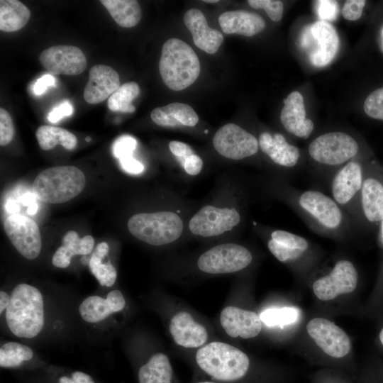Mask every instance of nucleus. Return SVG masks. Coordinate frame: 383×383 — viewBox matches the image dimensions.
I'll list each match as a JSON object with an SVG mask.
<instances>
[{"label":"nucleus","instance_id":"f257e3e1","mask_svg":"<svg viewBox=\"0 0 383 383\" xmlns=\"http://www.w3.org/2000/svg\"><path fill=\"white\" fill-rule=\"evenodd\" d=\"M9 330L19 338L36 336L44 326L43 299L35 287L19 284L12 291L6 311Z\"/></svg>","mask_w":383,"mask_h":383},{"label":"nucleus","instance_id":"f03ea898","mask_svg":"<svg viewBox=\"0 0 383 383\" xmlns=\"http://www.w3.org/2000/svg\"><path fill=\"white\" fill-rule=\"evenodd\" d=\"M195 360L199 369L218 382H238L244 378L250 367L245 353L222 342L204 345L196 352Z\"/></svg>","mask_w":383,"mask_h":383},{"label":"nucleus","instance_id":"7ed1b4c3","mask_svg":"<svg viewBox=\"0 0 383 383\" xmlns=\"http://www.w3.org/2000/svg\"><path fill=\"white\" fill-rule=\"evenodd\" d=\"M200 69L196 52L187 43L172 38L162 45L159 71L170 89L180 91L189 87L198 78Z\"/></svg>","mask_w":383,"mask_h":383},{"label":"nucleus","instance_id":"20e7f679","mask_svg":"<svg viewBox=\"0 0 383 383\" xmlns=\"http://www.w3.org/2000/svg\"><path fill=\"white\" fill-rule=\"evenodd\" d=\"M84 173L74 166H58L41 172L32 184L33 193L39 200L50 204L66 202L84 189Z\"/></svg>","mask_w":383,"mask_h":383},{"label":"nucleus","instance_id":"39448f33","mask_svg":"<svg viewBox=\"0 0 383 383\" xmlns=\"http://www.w3.org/2000/svg\"><path fill=\"white\" fill-rule=\"evenodd\" d=\"M295 204L312 228L324 234L334 235L345 228L343 209L331 197L317 190L297 194Z\"/></svg>","mask_w":383,"mask_h":383},{"label":"nucleus","instance_id":"423d86ee","mask_svg":"<svg viewBox=\"0 0 383 383\" xmlns=\"http://www.w3.org/2000/svg\"><path fill=\"white\" fill-rule=\"evenodd\" d=\"M130 233L138 240L152 245H162L178 239L183 230L180 217L171 211L140 213L128 221Z\"/></svg>","mask_w":383,"mask_h":383},{"label":"nucleus","instance_id":"0eeeda50","mask_svg":"<svg viewBox=\"0 0 383 383\" xmlns=\"http://www.w3.org/2000/svg\"><path fill=\"white\" fill-rule=\"evenodd\" d=\"M299 45L313 66L322 67L334 59L340 41L337 31L331 23L318 21L303 28Z\"/></svg>","mask_w":383,"mask_h":383},{"label":"nucleus","instance_id":"6e6552de","mask_svg":"<svg viewBox=\"0 0 383 383\" xmlns=\"http://www.w3.org/2000/svg\"><path fill=\"white\" fill-rule=\"evenodd\" d=\"M358 150L357 141L340 131L322 134L312 140L308 148L311 158L328 167L343 166L357 155Z\"/></svg>","mask_w":383,"mask_h":383},{"label":"nucleus","instance_id":"1a4fd4ad","mask_svg":"<svg viewBox=\"0 0 383 383\" xmlns=\"http://www.w3.org/2000/svg\"><path fill=\"white\" fill-rule=\"evenodd\" d=\"M252 260L250 252L235 243H223L216 245L199 257V269L209 274H226L241 270Z\"/></svg>","mask_w":383,"mask_h":383},{"label":"nucleus","instance_id":"9d476101","mask_svg":"<svg viewBox=\"0 0 383 383\" xmlns=\"http://www.w3.org/2000/svg\"><path fill=\"white\" fill-rule=\"evenodd\" d=\"M4 231L18 252L25 258L33 260L41 250L42 240L37 223L18 213L9 215L4 221Z\"/></svg>","mask_w":383,"mask_h":383},{"label":"nucleus","instance_id":"9b49d317","mask_svg":"<svg viewBox=\"0 0 383 383\" xmlns=\"http://www.w3.org/2000/svg\"><path fill=\"white\" fill-rule=\"evenodd\" d=\"M213 145L220 155L232 160L254 155L259 148L258 140L235 123L220 128L213 136Z\"/></svg>","mask_w":383,"mask_h":383},{"label":"nucleus","instance_id":"f8f14e48","mask_svg":"<svg viewBox=\"0 0 383 383\" xmlns=\"http://www.w3.org/2000/svg\"><path fill=\"white\" fill-rule=\"evenodd\" d=\"M358 274L353 264L346 260L338 261L331 272L313 284L315 295L321 300H331L340 294L353 292Z\"/></svg>","mask_w":383,"mask_h":383},{"label":"nucleus","instance_id":"ddd939ff","mask_svg":"<svg viewBox=\"0 0 383 383\" xmlns=\"http://www.w3.org/2000/svg\"><path fill=\"white\" fill-rule=\"evenodd\" d=\"M240 216L234 209L202 207L189 221L191 232L202 237L219 235L239 223Z\"/></svg>","mask_w":383,"mask_h":383},{"label":"nucleus","instance_id":"4468645a","mask_svg":"<svg viewBox=\"0 0 383 383\" xmlns=\"http://www.w3.org/2000/svg\"><path fill=\"white\" fill-rule=\"evenodd\" d=\"M306 330L317 345L331 357H343L350 350L348 335L329 320L319 317L313 318L307 323Z\"/></svg>","mask_w":383,"mask_h":383},{"label":"nucleus","instance_id":"2eb2a0df","mask_svg":"<svg viewBox=\"0 0 383 383\" xmlns=\"http://www.w3.org/2000/svg\"><path fill=\"white\" fill-rule=\"evenodd\" d=\"M363 180L362 165L352 160L334 174L331 182V197L343 209L350 210L354 200L360 197Z\"/></svg>","mask_w":383,"mask_h":383},{"label":"nucleus","instance_id":"dca6fc26","mask_svg":"<svg viewBox=\"0 0 383 383\" xmlns=\"http://www.w3.org/2000/svg\"><path fill=\"white\" fill-rule=\"evenodd\" d=\"M39 60L43 67L53 74L77 75L87 67L83 52L73 45H55L43 50Z\"/></svg>","mask_w":383,"mask_h":383},{"label":"nucleus","instance_id":"f3484780","mask_svg":"<svg viewBox=\"0 0 383 383\" xmlns=\"http://www.w3.org/2000/svg\"><path fill=\"white\" fill-rule=\"evenodd\" d=\"M220 322L226 333L232 338H252L262 329V321L255 312L228 306L220 315Z\"/></svg>","mask_w":383,"mask_h":383},{"label":"nucleus","instance_id":"a211bd4d","mask_svg":"<svg viewBox=\"0 0 383 383\" xmlns=\"http://www.w3.org/2000/svg\"><path fill=\"white\" fill-rule=\"evenodd\" d=\"M120 86V77L114 69L105 65H94L89 72L84 99L90 104H99L109 98Z\"/></svg>","mask_w":383,"mask_h":383},{"label":"nucleus","instance_id":"6ab92c4d","mask_svg":"<svg viewBox=\"0 0 383 383\" xmlns=\"http://www.w3.org/2000/svg\"><path fill=\"white\" fill-rule=\"evenodd\" d=\"M280 120L287 131L294 135L306 139L311 134L314 125L307 118L304 98L299 91H292L284 99Z\"/></svg>","mask_w":383,"mask_h":383},{"label":"nucleus","instance_id":"aec40b11","mask_svg":"<svg viewBox=\"0 0 383 383\" xmlns=\"http://www.w3.org/2000/svg\"><path fill=\"white\" fill-rule=\"evenodd\" d=\"M184 23L192 35L196 47L209 54L217 52L223 41L221 32L211 28L204 13L199 9H190L184 15Z\"/></svg>","mask_w":383,"mask_h":383},{"label":"nucleus","instance_id":"412c9836","mask_svg":"<svg viewBox=\"0 0 383 383\" xmlns=\"http://www.w3.org/2000/svg\"><path fill=\"white\" fill-rule=\"evenodd\" d=\"M170 331L176 344L187 348L203 345L208 339L205 327L187 311L177 313L172 318Z\"/></svg>","mask_w":383,"mask_h":383},{"label":"nucleus","instance_id":"4be33fe9","mask_svg":"<svg viewBox=\"0 0 383 383\" xmlns=\"http://www.w3.org/2000/svg\"><path fill=\"white\" fill-rule=\"evenodd\" d=\"M308 240L299 235L284 230L271 233L267 247L280 262L290 263L300 258L309 248Z\"/></svg>","mask_w":383,"mask_h":383},{"label":"nucleus","instance_id":"5701e85b","mask_svg":"<svg viewBox=\"0 0 383 383\" xmlns=\"http://www.w3.org/2000/svg\"><path fill=\"white\" fill-rule=\"evenodd\" d=\"M258 143L261 150L281 167H294L299 161V148L289 143L281 133L263 132L259 136Z\"/></svg>","mask_w":383,"mask_h":383},{"label":"nucleus","instance_id":"b1692460","mask_svg":"<svg viewBox=\"0 0 383 383\" xmlns=\"http://www.w3.org/2000/svg\"><path fill=\"white\" fill-rule=\"evenodd\" d=\"M222 30L226 34L252 36L265 27L263 18L257 13L244 10L226 11L218 17Z\"/></svg>","mask_w":383,"mask_h":383},{"label":"nucleus","instance_id":"393cba45","mask_svg":"<svg viewBox=\"0 0 383 383\" xmlns=\"http://www.w3.org/2000/svg\"><path fill=\"white\" fill-rule=\"evenodd\" d=\"M150 117L155 123L164 127L194 126L199 121L197 113L189 105L179 102L154 109Z\"/></svg>","mask_w":383,"mask_h":383},{"label":"nucleus","instance_id":"a878e982","mask_svg":"<svg viewBox=\"0 0 383 383\" xmlns=\"http://www.w3.org/2000/svg\"><path fill=\"white\" fill-rule=\"evenodd\" d=\"M361 209L371 223L383 221V184L372 177L364 178L360 194Z\"/></svg>","mask_w":383,"mask_h":383},{"label":"nucleus","instance_id":"bb28decb","mask_svg":"<svg viewBox=\"0 0 383 383\" xmlns=\"http://www.w3.org/2000/svg\"><path fill=\"white\" fill-rule=\"evenodd\" d=\"M173 369L168 357L153 355L138 370L139 383H173Z\"/></svg>","mask_w":383,"mask_h":383},{"label":"nucleus","instance_id":"cd10ccee","mask_svg":"<svg viewBox=\"0 0 383 383\" xmlns=\"http://www.w3.org/2000/svg\"><path fill=\"white\" fill-rule=\"evenodd\" d=\"M30 17V11L17 0L0 1V30L4 32L17 31L24 27Z\"/></svg>","mask_w":383,"mask_h":383},{"label":"nucleus","instance_id":"c85d7f7f","mask_svg":"<svg viewBox=\"0 0 383 383\" xmlns=\"http://www.w3.org/2000/svg\"><path fill=\"white\" fill-rule=\"evenodd\" d=\"M111 16L120 26L131 28L141 18V9L135 0H101Z\"/></svg>","mask_w":383,"mask_h":383},{"label":"nucleus","instance_id":"c756f323","mask_svg":"<svg viewBox=\"0 0 383 383\" xmlns=\"http://www.w3.org/2000/svg\"><path fill=\"white\" fill-rule=\"evenodd\" d=\"M35 136L40 147L44 150H50L58 144L67 150H72L77 144V139L72 133L55 126H39Z\"/></svg>","mask_w":383,"mask_h":383},{"label":"nucleus","instance_id":"7c9ffc66","mask_svg":"<svg viewBox=\"0 0 383 383\" xmlns=\"http://www.w3.org/2000/svg\"><path fill=\"white\" fill-rule=\"evenodd\" d=\"M109 247L106 242L97 245L89 260V267L101 286L111 287L116 282L117 272L116 268L108 261L103 263V259L107 255Z\"/></svg>","mask_w":383,"mask_h":383},{"label":"nucleus","instance_id":"2f4dec72","mask_svg":"<svg viewBox=\"0 0 383 383\" xmlns=\"http://www.w3.org/2000/svg\"><path fill=\"white\" fill-rule=\"evenodd\" d=\"M140 87L135 82L121 85L109 98L107 106L111 111L133 113L135 111L132 101L139 95Z\"/></svg>","mask_w":383,"mask_h":383},{"label":"nucleus","instance_id":"473e14b6","mask_svg":"<svg viewBox=\"0 0 383 383\" xmlns=\"http://www.w3.org/2000/svg\"><path fill=\"white\" fill-rule=\"evenodd\" d=\"M79 311L81 317L89 323L101 321L113 313L106 299L99 296L86 298L81 303Z\"/></svg>","mask_w":383,"mask_h":383},{"label":"nucleus","instance_id":"72a5a7b5","mask_svg":"<svg viewBox=\"0 0 383 383\" xmlns=\"http://www.w3.org/2000/svg\"><path fill=\"white\" fill-rule=\"evenodd\" d=\"M33 355V350L28 346L16 342H8L0 348V366L16 367L22 365L23 361L30 360Z\"/></svg>","mask_w":383,"mask_h":383},{"label":"nucleus","instance_id":"f704fd0d","mask_svg":"<svg viewBox=\"0 0 383 383\" xmlns=\"http://www.w3.org/2000/svg\"><path fill=\"white\" fill-rule=\"evenodd\" d=\"M300 312L295 307L270 308L260 314L262 323L267 326H284L295 323Z\"/></svg>","mask_w":383,"mask_h":383},{"label":"nucleus","instance_id":"c9c22d12","mask_svg":"<svg viewBox=\"0 0 383 383\" xmlns=\"http://www.w3.org/2000/svg\"><path fill=\"white\" fill-rule=\"evenodd\" d=\"M62 245L69 255L72 257L75 255H86L91 252L94 240L91 235H87L79 238L77 232L68 231L62 238Z\"/></svg>","mask_w":383,"mask_h":383},{"label":"nucleus","instance_id":"e433bc0d","mask_svg":"<svg viewBox=\"0 0 383 383\" xmlns=\"http://www.w3.org/2000/svg\"><path fill=\"white\" fill-rule=\"evenodd\" d=\"M363 109L368 116L383 120V87L375 89L368 95Z\"/></svg>","mask_w":383,"mask_h":383},{"label":"nucleus","instance_id":"4c0bfd02","mask_svg":"<svg viewBox=\"0 0 383 383\" xmlns=\"http://www.w3.org/2000/svg\"><path fill=\"white\" fill-rule=\"evenodd\" d=\"M248 4L253 9H264L273 21H279L283 15L284 5L278 0H248Z\"/></svg>","mask_w":383,"mask_h":383},{"label":"nucleus","instance_id":"58836bf2","mask_svg":"<svg viewBox=\"0 0 383 383\" xmlns=\"http://www.w3.org/2000/svg\"><path fill=\"white\" fill-rule=\"evenodd\" d=\"M137 145L136 140L128 135L118 138L112 145V152L115 157L121 159L128 156H133V153Z\"/></svg>","mask_w":383,"mask_h":383},{"label":"nucleus","instance_id":"ea45409f","mask_svg":"<svg viewBox=\"0 0 383 383\" xmlns=\"http://www.w3.org/2000/svg\"><path fill=\"white\" fill-rule=\"evenodd\" d=\"M14 136V127L9 113L4 108H0V145H8Z\"/></svg>","mask_w":383,"mask_h":383},{"label":"nucleus","instance_id":"a19ab883","mask_svg":"<svg viewBox=\"0 0 383 383\" xmlns=\"http://www.w3.org/2000/svg\"><path fill=\"white\" fill-rule=\"evenodd\" d=\"M366 4L365 0H348L342 8V15L346 20L355 21L359 19L362 13Z\"/></svg>","mask_w":383,"mask_h":383},{"label":"nucleus","instance_id":"79ce46f5","mask_svg":"<svg viewBox=\"0 0 383 383\" xmlns=\"http://www.w3.org/2000/svg\"><path fill=\"white\" fill-rule=\"evenodd\" d=\"M317 13L322 21L334 20L338 15V4L335 1L321 0L316 1Z\"/></svg>","mask_w":383,"mask_h":383},{"label":"nucleus","instance_id":"37998d69","mask_svg":"<svg viewBox=\"0 0 383 383\" xmlns=\"http://www.w3.org/2000/svg\"><path fill=\"white\" fill-rule=\"evenodd\" d=\"M73 107L68 101H65L55 106L48 115V119L51 123H57L62 118L72 115Z\"/></svg>","mask_w":383,"mask_h":383},{"label":"nucleus","instance_id":"c03bdc74","mask_svg":"<svg viewBox=\"0 0 383 383\" xmlns=\"http://www.w3.org/2000/svg\"><path fill=\"white\" fill-rule=\"evenodd\" d=\"M169 148L174 155L179 158L182 164L187 157L194 154L189 145L180 141L172 140L170 142Z\"/></svg>","mask_w":383,"mask_h":383},{"label":"nucleus","instance_id":"a18cd8bd","mask_svg":"<svg viewBox=\"0 0 383 383\" xmlns=\"http://www.w3.org/2000/svg\"><path fill=\"white\" fill-rule=\"evenodd\" d=\"M122 169L128 173L138 174L143 172L144 165L133 156L119 159Z\"/></svg>","mask_w":383,"mask_h":383},{"label":"nucleus","instance_id":"49530a36","mask_svg":"<svg viewBox=\"0 0 383 383\" xmlns=\"http://www.w3.org/2000/svg\"><path fill=\"white\" fill-rule=\"evenodd\" d=\"M183 166L188 174L194 176L201 172L203 167V161L199 155L193 154L185 159Z\"/></svg>","mask_w":383,"mask_h":383},{"label":"nucleus","instance_id":"de8ad7c7","mask_svg":"<svg viewBox=\"0 0 383 383\" xmlns=\"http://www.w3.org/2000/svg\"><path fill=\"white\" fill-rule=\"evenodd\" d=\"M106 300L113 313L122 310L126 304L125 299L122 293L118 290L110 292L107 294Z\"/></svg>","mask_w":383,"mask_h":383},{"label":"nucleus","instance_id":"09e8293b","mask_svg":"<svg viewBox=\"0 0 383 383\" xmlns=\"http://www.w3.org/2000/svg\"><path fill=\"white\" fill-rule=\"evenodd\" d=\"M56 83L55 78L50 74H45L38 78L33 87L35 94H43L48 87L55 86Z\"/></svg>","mask_w":383,"mask_h":383},{"label":"nucleus","instance_id":"8fccbe9b","mask_svg":"<svg viewBox=\"0 0 383 383\" xmlns=\"http://www.w3.org/2000/svg\"><path fill=\"white\" fill-rule=\"evenodd\" d=\"M71 257L67 252L63 246L59 247L54 253L52 262V265L59 268H65L69 266Z\"/></svg>","mask_w":383,"mask_h":383},{"label":"nucleus","instance_id":"3c124183","mask_svg":"<svg viewBox=\"0 0 383 383\" xmlns=\"http://www.w3.org/2000/svg\"><path fill=\"white\" fill-rule=\"evenodd\" d=\"M72 379L76 383H94L92 378L89 374L79 371L72 373Z\"/></svg>","mask_w":383,"mask_h":383},{"label":"nucleus","instance_id":"603ef678","mask_svg":"<svg viewBox=\"0 0 383 383\" xmlns=\"http://www.w3.org/2000/svg\"><path fill=\"white\" fill-rule=\"evenodd\" d=\"M37 197L34 194V193L27 192L21 196L20 201L21 204H23L24 206H29L36 203L35 201Z\"/></svg>","mask_w":383,"mask_h":383},{"label":"nucleus","instance_id":"864d4df0","mask_svg":"<svg viewBox=\"0 0 383 383\" xmlns=\"http://www.w3.org/2000/svg\"><path fill=\"white\" fill-rule=\"evenodd\" d=\"M10 299H11V296H9L6 292L4 291H1L0 292V313H1L9 306Z\"/></svg>","mask_w":383,"mask_h":383},{"label":"nucleus","instance_id":"5fc2aeb1","mask_svg":"<svg viewBox=\"0 0 383 383\" xmlns=\"http://www.w3.org/2000/svg\"><path fill=\"white\" fill-rule=\"evenodd\" d=\"M6 209L9 212L14 213L16 210V203L12 201H8L6 205Z\"/></svg>","mask_w":383,"mask_h":383},{"label":"nucleus","instance_id":"6e6d98bb","mask_svg":"<svg viewBox=\"0 0 383 383\" xmlns=\"http://www.w3.org/2000/svg\"><path fill=\"white\" fill-rule=\"evenodd\" d=\"M38 204L37 203H35L29 206H28V209H27V212L28 213L30 214V215H34L37 211H38Z\"/></svg>","mask_w":383,"mask_h":383},{"label":"nucleus","instance_id":"4d7b16f0","mask_svg":"<svg viewBox=\"0 0 383 383\" xmlns=\"http://www.w3.org/2000/svg\"><path fill=\"white\" fill-rule=\"evenodd\" d=\"M59 383H76L72 379L62 376L59 379Z\"/></svg>","mask_w":383,"mask_h":383},{"label":"nucleus","instance_id":"13d9d810","mask_svg":"<svg viewBox=\"0 0 383 383\" xmlns=\"http://www.w3.org/2000/svg\"><path fill=\"white\" fill-rule=\"evenodd\" d=\"M379 238L380 243L383 246V221L381 222L380 224Z\"/></svg>","mask_w":383,"mask_h":383},{"label":"nucleus","instance_id":"bf43d9fd","mask_svg":"<svg viewBox=\"0 0 383 383\" xmlns=\"http://www.w3.org/2000/svg\"><path fill=\"white\" fill-rule=\"evenodd\" d=\"M379 339H380V341L383 345V328L382 329L380 333H379Z\"/></svg>","mask_w":383,"mask_h":383},{"label":"nucleus","instance_id":"052dcab7","mask_svg":"<svg viewBox=\"0 0 383 383\" xmlns=\"http://www.w3.org/2000/svg\"><path fill=\"white\" fill-rule=\"evenodd\" d=\"M196 383H221V382H214V381H201V382H197Z\"/></svg>","mask_w":383,"mask_h":383},{"label":"nucleus","instance_id":"680f3d73","mask_svg":"<svg viewBox=\"0 0 383 383\" xmlns=\"http://www.w3.org/2000/svg\"><path fill=\"white\" fill-rule=\"evenodd\" d=\"M204 2H206V3H216V2H218V0H205L204 1Z\"/></svg>","mask_w":383,"mask_h":383},{"label":"nucleus","instance_id":"e2e57ef3","mask_svg":"<svg viewBox=\"0 0 383 383\" xmlns=\"http://www.w3.org/2000/svg\"><path fill=\"white\" fill-rule=\"evenodd\" d=\"M86 140H87V141H90V140H91V138H90L89 137H87V138H86Z\"/></svg>","mask_w":383,"mask_h":383}]
</instances>
